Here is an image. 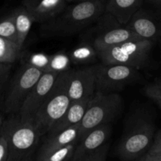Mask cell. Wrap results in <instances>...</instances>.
Listing matches in <instances>:
<instances>
[{"mask_svg": "<svg viewBox=\"0 0 161 161\" xmlns=\"http://www.w3.org/2000/svg\"><path fill=\"white\" fill-rule=\"evenodd\" d=\"M105 9L104 0H85L68 3L58 15L41 24V36L63 38L80 34L92 25Z\"/></svg>", "mask_w": 161, "mask_h": 161, "instance_id": "6da1fadb", "label": "cell"}, {"mask_svg": "<svg viewBox=\"0 0 161 161\" xmlns=\"http://www.w3.org/2000/svg\"><path fill=\"white\" fill-rule=\"evenodd\" d=\"M156 131L154 118L148 111L138 109L129 116L116 155L124 161H138L148 152Z\"/></svg>", "mask_w": 161, "mask_h": 161, "instance_id": "7a4b0ae2", "label": "cell"}, {"mask_svg": "<svg viewBox=\"0 0 161 161\" xmlns=\"http://www.w3.org/2000/svg\"><path fill=\"white\" fill-rule=\"evenodd\" d=\"M0 130L8 142V161L35 160L42 136L34 123L23 120L18 114L9 115L3 119Z\"/></svg>", "mask_w": 161, "mask_h": 161, "instance_id": "3957f363", "label": "cell"}, {"mask_svg": "<svg viewBox=\"0 0 161 161\" xmlns=\"http://www.w3.org/2000/svg\"><path fill=\"white\" fill-rule=\"evenodd\" d=\"M80 37V40L88 42L97 50L106 49L129 39H142L107 12H104L92 25L82 31Z\"/></svg>", "mask_w": 161, "mask_h": 161, "instance_id": "277c9868", "label": "cell"}, {"mask_svg": "<svg viewBox=\"0 0 161 161\" xmlns=\"http://www.w3.org/2000/svg\"><path fill=\"white\" fill-rule=\"evenodd\" d=\"M153 44V41L140 38L124 41L97 50L99 61L105 64H124L140 70L149 64Z\"/></svg>", "mask_w": 161, "mask_h": 161, "instance_id": "5b68a950", "label": "cell"}, {"mask_svg": "<svg viewBox=\"0 0 161 161\" xmlns=\"http://www.w3.org/2000/svg\"><path fill=\"white\" fill-rule=\"evenodd\" d=\"M123 99L119 93L95 92L80 123L79 139L95 127L111 124L120 114Z\"/></svg>", "mask_w": 161, "mask_h": 161, "instance_id": "8992f818", "label": "cell"}, {"mask_svg": "<svg viewBox=\"0 0 161 161\" xmlns=\"http://www.w3.org/2000/svg\"><path fill=\"white\" fill-rule=\"evenodd\" d=\"M65 72L59 74L53 88L35 117L34 124L42 137L61 119L71 103L66 90Z\"/></svg>", "mask_w": 161, "mask_h": 161, "instance_id": "52a82bcc", "label": "cell"}, {"mask_svg": "<svg viewBox=\"0 0 161 161\" xmlns=\"http://www.w3.org/2000/svg\"><path fill=\"white\" fill-rule=\"evenodd\" d=\"M42 72L36 68L21 64L6 86L3 105L5 113L9 115L18 114L27 96Z\"/></svg>", "mask_w": 161, "mask_h": 161, "instance_id": "ba28073f", "label": "cell"}, {"mask_svg": "<svg viewBox=\"0 0 161 161\" xmlns=\"http://www.w3.org/2000/svg\"><path fill=\"white\" fill-rule=\"evenodd\" d=\"M93 66L95 74V92L97 93H119L140 78L139 70L130 66L102 63Z\"/></svg>", "mask_w": 161, "mask_h": 161, "instance_id": "9c48e42d", "label": "cell"}, {"mask_svg": "<svg viewBox=\"0 0 161 161\" xmlns=\"http://www.w3.org/2000/svg\"><path fill=\"white\" fill-rule=\"evenodd\" d=\"M113 133L111 124L95 127L78 140L71 161H105Z\"/></svg>", "mask_w": 161, "mask_h": 161, "instance_id": "30bf717a", "label": "cell"}, {"mask_svg": "<svg viewBox=\"0 0 161 161\" xmlns=\"http://www.w3.org/2000/svg\"><path fill=\"white\" fill-rule=\"evenodd\" d=\"M66 90L71 102L91 97L95 94V74L93 64L65 72Z\"/></svg>", "mask_w": 161, "mask_h": 161, "instance_id": "8fae6325", "label": "cell"}, {"mask_svg": "<svg viewBox=\"0 0 161 161\" xmlns=\"http://www.w3.org/2000/svg\"><path fill=\"white\" fill-rule=\"evenodd\" d=\"M59 74L43 72L39 80L31 88L24 102L18 115L23 120L34 123L35 117L41 105L53 88Z\"/></svg>", "mask_w": 161, "mask_h": 161, "instance_id": "7c38bea8", "label": "cell"}, {"mask_svg": "<svg viewBox=\"0 0 161 161\" xmlns=\"http://www.w3.org/2000/svg\"><path fill=\"white\" fill-rule=\"evenodd\" d=\"M125 26L142 39L157 42L161 39V14L141 7L137 10Z\"/></svg>", "mask_w": 161, "mask_h": 161, "instance_id": "4fadbf2b", "label": "cell"}, {"mask_svg": "<svg viewBox=\"0 0 161 161\" xmlns=\"http://www.w3.org/2000/svg\"><path fill=\"white\" fill-rule=\"evenodd\" d=\"M66 0H23L22 5L31 14L34 23L42 24L58 15L66 6Z\"/></svg>", "mask_w": 161, "mask_h": 161, "instance_id": "5bb4252c", "label": "cell"}, {"mask_svg": "<svg viewBox=\"0 0 161 161\" xmlns=\"http://www.w3.org/2000/svg\"><path fill=\"white\" fill-rule=\"evenodd\" d=\"M79 135H80V124H75L61 131L47 133L42 137L43 140L41 142L35 160L37 161L39 157L53 149L62 147L75 140H79Z\"/></svg>", "mask_w": 161, "mask_h": 161, "instance_id": "9a60e30c", "label": "cell"}, {"mask_svg": "<svg viewBox=\"0 0 161 161\" xmlns=\"http://www.w3.org/2000/svg\"><path fill=\"white\" fill-rule=\"evenodd\" d=\"M91 97L71 102L69 108H67L64 115L61 116V119L57 122V124L52 127L51 130L48 133L61 131L72 126L80 124L84 116V113L87 108Z\"/></svg>", "mask_w": 161, "mask_h": 161, "instance_id": "2e32d148", "label": "cell"}, {"mask_svg": "<svg viewBox=\"0 0 161 161\" xmlns=\"http://www.w3.org/2000/svg\"><path fill=\"white\" fill-rule=\"evenodd\" d=\"M143 0H106L105 12L114 16L125 25L137 10L142 7Z\"/></svg>", "mask_w": 161, "mask_h": 161, "instance_id": "e0dca14e", "label": "cell"}, {"mask_svg": "<svg viewBox=\"0 0 161 161\" xmlns=\"http://www.w3.org/2000/svg\"><path fill=\"white\" fill-rule=\"evenodd\" d=\"M14 17L16 31L17 35V43L21 48L24 49L25 40L32 26L33 19L31 14L24 5L17 6L11 10Z\"/></svg>", "mask_w": 161, "mask_h": 161, "instance_id": "ac0fdd59", "label": "cell"}, {"mask_svg": "<svg viewBox=\"0 0 161 161\" xmlns=\"http://www.w3.org/2000/svg\"><path fill=\"white\" fill-rule=\"evenodd\" d=\"M71 62L74 65H91L99 61L97 50L93 45L86 41L80 40L69 53Z\"/></svg>", "mask_w": 161, "mask_h": 161, "instance_id": "d6986e66", "label": "cell"}, {"mask_svg": "<svg viewBox=\"0 0 161 161\" xmlns=\"http://www.w3.org/2000/svg\"><path fill=\"white\" fill-rule=\"evenodd\" d=\"M23 48L17 42L0 36V63L11 64L20 61Z\"/></svg>", "mask_w": 161, "mask_h": 161, "instance_id": "ffe728a7", "label": "cell"}, {"mask_svg": "<svg viewBox=\"0 0 161 161\" xmlns=\"http://www.w3.org/2000/svg\"><path fill=\"white\" fill-rule=\"evenodd\" d=\"M69 53L64 51H58L50 55V61L45 72H51L61 74L72 69Z\"/></svg>", "mask_w": 161, "mask_h": 161, "instance_id": "44dd1931", "label": "cell"}, {"mask_svg": "<svg viewBox=\"0 0 161 161\" xmlns=\"http://www.w3.org/2000/svg\"><path fill=\"white\" fill-rule=\"evenodd\" d=\"M77 142L78 140H75L62 147L53 149L39 157L37 161H71Z\"/></svg>", "mask_w": 161, "mask_h": 161, "instance_id": "7402d4cb", "label": "cell"}, {"mask_svg": "<svg viewBox=\"0 0 161 161\" xmlns=\"http://www.w3.org/2000/svg\"><path fill=\"white\" fill-rule=\"evenodd\" d=\"M50 55L42 52H23L20 62L21 64L34 67L45 72L50 61Z\"/></svg>", "mask_w": 161, "mask_h": 161, "instance_id": "603a6c76", "label": "cell"}, {"mask_svg": "<svg viewBox=\"0 0 161 161\" xmlns=\"http://www.w3.org/2000/svg\"><path fill=\"white\" fill-rule=\"evenodd\" d=\"M0 36L17 43V31L11 11L9 14L0 16Z\"/></svg>", "mask_w": 161, "mask_h": 161, "instance_id": "cb8c5ba5", "label": "cell"}, {"mask_svg": "<svg viewBox=\"0 0 161 161\" xmlns=\"http://www.w3.org/2000/svg\"><path fill=\"white\" fill-rule=\"evenodd\" d=\"M145 94L161 108V80H157L145 88Z\"/></svg>", "mask_w": 161, "mask_h": 161, "instance_id": "d4e9b609", "label": "cell"}, {"mask_svg": "<svg viewBox=\"0 0 161 161\" xmlns=\"http://www.w3.org/2000/svg\"><path fill=\"white\" fill-rule=\"evenodd\" d=\"M13 64L0 63V94L6 87L11 75Z\"/></svg>", "mask_w": 161, "mask_h": 161, "instance_id": "484cf974", "label": "cell"}, {"mask_svg": "<svg viewBox=\"0 0 161 161\" xmlns=\"http://www.w3.org/2000/svg\"><path fill=\"white\" fill-rule=\"evenodd\" d=\"M9 146L6 135L0 130V161H8Z\"/></svg>", "mask_w": 161, "mask_h": 161, "instance_id": "4316f807", "label": "cell"}, {"mask_svg": "<svg viewBox=\"0 0 161 161\" xmlns=\"http://www.w3.org/2000/svg\"><path fill=\"white\" fill-rule=\"evenodd\" d=\"M161 151V129L155 133L153 141L146 153H154Z\"/></svg>", "mask_w": 161, "mask_h": 161, "instance_id": "83f0119b", "label": "cell"}, {"mask_svg": "<svg viewBox=\"0 0 161 161\" xmlns=\"http://www.w3.org/2000/svg\"><path fill=\"white\" fill-rule=\"evenodd\" d=\"M138 161H161V151L154 153H146Z\"/></svg>", "mask_w": 161, "mask_h": 161, "instance_id": "f1b7e54d", "label": "cell"}, {"mask_svg": "<svg viewBox=\"0 0 161 161\" xmlns=\"http://www.w3.org/2000/svg\"><path fill=\"white\" fill-rule=\"evenodd\" d=\"M147 1L155 8V10L161 14V0H147Z\"/></svg>", "mask_w": 161, "mask_h": 161, "instance_id": "f546056e", "label": "cell"}, {"mask_svg": "<svg viewBox=\"0 0 161 161\" xmlns=\"http://www.w3.org/2000/svg\"><path fill=\"white\" fill-rule=\"evenodd\" d=\"M3 116H2V114H1V113H0V126L2 125V124H3Z\"/></svg>", "mask_w": 161, "mask_h": 161, "instance_id": "4dcf8cb0", "label": "cell"}, {"mask_svg": "<svg viewBox=\"0 0 161 161\" xmlns=\"http://www.w3.org/2000/svg\"><path fill=\"white\" fill-rule=\"evenodd\" d=\"M66 1H67L68 3H72V2H74V0H66Z\"/></svg>", "mask_w": 161, "mask_h": 161, "instance_id": "1f68e13d", "label": "cell"}, {"mask_svg": "<svg viewBox=\"0 0 161 161\" xmlns=\"http://www.w3.org/2000/svg\"><path fill=\"white\" fill-rule=\"evenodd\" d=\"M78 1H85V0H74V2H78ZM104 1L106 2V0H104Z\"/></svg>", "mask_w": 161, "mask_h": 161, "instance_id": "d6a6232c", "label": "cell"}, {"mask_svg": "<svg viewBox=\"0 0 161 161\" xmlns=\"http://www.w3.org/2000/svg\"><path fill=\"white\" fill-rule=\"evenodd\" d=\"M160 44H161V39H160Z\"/></svg>", "mask_w": 161, "mask_h": 161, "instance_id": "836d02e7", "label": "cell"}]
</instances>
